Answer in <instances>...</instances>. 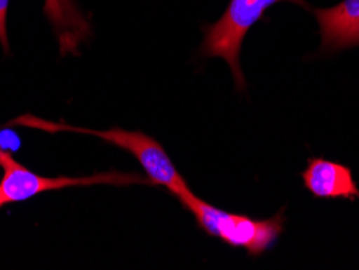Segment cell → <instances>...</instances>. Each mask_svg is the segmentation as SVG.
<instances>
[{"mask_svg":"<svg viewBox=\"0 0 359 270\" xmlns=\"http://www.w3.org/2000/svg\"><path fill=\"white\" fill-rule=\"evenodd\" d=\"M196 219V224L209 236L219 238L231 248H241L251 257H259L272 250L285 229V208L271 219H252L209 204L193 191L178 199Z\"/></svg>","mask_w":359,"mask_h":270,"instance_id":"obj_2","label":"cell"},{"mask_svg":"<svg viewBox=\"0 0 359 270\" xmlns=\"http://www.w3.org/2000/svg\"><path fill=\"white\" fill-rule=\"evenodd\" d=\"M278 2H292L308 10L311 8L304 0H230L219 21L203 28L204 39L201 44V54L208 58L219 57L229 63L238 91H245L246 88L240 54L248 31L262 18L267 8Z\"/></svg>","mask_w":359,"mask_h":270,"instance_id":"obj_3","label":"cell"},{"mask_svg":"<svg viewBox=\"0 0 359 270\" xmlns=\"http://www.w3.org/2000/svg\"><path fill=\"white\" fill-rule=\"evenodd\" d=\"M10 0H0V42L5 52H8V38H7V13Z\"/></svg>","mask_w":359,"mask_h":270,"instance_id":"obj_8","label":"cell"},{"mask_svg":"<svg viewBox=\"0 0 359 270\" xmlns=\"http://www.w3.org/2000/svg\"><path fill=\"white\" fill-rule=\"evenodd\" d=\"M320 29V52H337L359 46V0H343L330 8H314Z\"/></svg>","mask_w":359,"mask_h":270,"instance_id":"obj_5","label":"cell"},{"mask_svg":"<svg viewBox=\"0 0 359 270\" xmlns=\"http://www.w3.org/2000/svg\"><path fill=\"white\" fill-rule=\"evenodd\" d=\"M44 15L59 39L60 54H78L81 42L91 34V23L75 0H46Z\"/></svg>","mask_w":359,"mask_h":270,"instance_id":"obj_7","label":"cell"},{"mask_svg":"<svg viewBox=\"0 0 359 270\" xmlns=\"http://www.w3.org/2000/svg\"><path fill=\"white\" fill-rule=\"evenodd\" d=\"M13 125L42 131H52V133H57V131H72V133L97 136L102 141L109 142V144L117 146L120 149L130 152L141 163L149 184L165 188L177 199L191 193V188H189L187 180L183 178V175L173 166L172 158L167 154V151L163 149V146L159 141L154 140V137L142 133V131H130L123 128H110L104 131L76 128V126H72L68 123H54V121L38 119V116L33 115L18 116V119L13 120Z\"/></svg>","mask_w":359,"mask_h":270,"instance_id":"obj_1","label":"cell"},{"mask_svg":"<svg viewBox=\"0 0 359 270\" xmlns=\"http://www.w3.org/2000/svg\"><path fill=\"white\" fill-rule=\"evenodd\" d=\"M0 209L7 204L28 201L34 196L47 191H59V189L72 187H91V184H131V183H149L147 178H141L135 173L104 172L91 177H42L23 163H20L12 154L0 147Z\"/></svg>","mask_w":359,"mask_h":270,"instance_id":"obj_4","label":"cell"},{"mask_svg":"<svg viewBox=\"0 0 359 270\" xmlns=\"http://www.w3.org/2000/svg\"><path fill=\"white\" fill-rule=\"evenodd\" d=\"M308 191L319 199H350L359 198V188L353 178L350 167L340 162L327 161L324 157H313L301 173Z\"/></svg>","mask_w":359,"mask_h":270,"instance_id":"obj_6","label":"cell"}]
</instances>
